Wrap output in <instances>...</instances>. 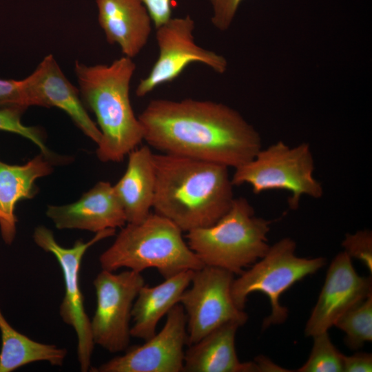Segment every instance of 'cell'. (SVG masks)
<instances>
[{
	"label": "cell",
	"instance_id": "obj_9",
	"mask_svg": "<svg viewBox=\"0 0 372 372\" xmlns=\"http://www.w3.org/2000/svg\"><path fill=\"white\" fill-rule=\"evenodd\" d=\"M234 279V273L218 267L203 266L194 271L191 287L179 301L186 316L187 345L225 323L241 327L247 322V313L238 308L231 298Z\"/></svg>",
	"mask_w": 372,
	"mask_h": 372
},
{
	"label": "cell",
	"instance_id": "obj_4",
	"mask_svg": "<svg viewBox=\"0 0 372 372\" xmlns=\"http://www.w3.org/2000/svg\"><path fill=\"white\" fill-rule=\"evenodd\" d=\"M102 269L140 272L155 268L165 278L204 265L189 247L183 231L169 219L150 213L138 223H126L99 257Z\"/></svg>",
	"mask_w": 372,
	"mask_h": 372
},
{
	"label": "cell",
	"instance_id": "obj_17",
	"mask_svg": "<svg viewBox=\"0 0 372 372\" xmlns=\"http://www.w3.org/2000/svg\"><path fill=\"white\" fill-rule=\"evenodd\" d=\"M154 155L149 145L132 150L125 173L113 185L127 223H140L151 213L156 185Z\"/></svg>",
	"mask_w": 372,
	"mask_h": 372
},
{
	"label": "cell",
	"instance_id": "obj_5",
	"mask_svg": "<svg viewBox=\"0 0 372 372\" xmlns=\"http://www.w3.org/2000/svg\"><path fill=\"white\" fill-rule=\"evenodd\" d=\"M272 222L256 216L245 198H234L229 209L214 224L187 232L186 242L204 266L240 275L268 251Z\"/></svg>",
	"mask_w": 372,
	"mask_h": 372
},
{
	"label": "cell",
	"instance_id": "obj_12",
	"mask_svg": "<svg viewBox=\"0 0 372 372\" xmlns=\"http://www.w3.org/2000/svg\"><path fill=\"white\" fill-rule=\"evenodd\" d=\"M187 320L178 303L167 313L162 329L141 345L131 347L125 353L113 358L94 372H183L187 344Z\"/></svg>",
	"mask_w": 372,
	"mask_h": 372
},
{
	"label": "cell",
	"instance_id": "obj_13",
	"mask_svg": "<svg viewBox=\"0 0 372 372\" xmlns=\"http://www.w3.org/2000/svg\"><path fill=\"white\" fill-rule=\"evenodd\" d=\"M345 252L331 261L316 305L306 323L308 337L328 331L349 309L372 294L371 276H360Z\"/></svg>",
	"mask_w": 372,
	"mask_h": 372
},
{
	"label": "cell",
	"instance_id": "obj_21",
	"mask_svg": "<svg viewBox=\"0 0 372 372\" xmlns=\"http://www.w3.org/2000/svg\"><path fill=\"white\" fill-rule=\"evenodd\" d=\"M0 372L13 371L34 362L46 361L63 365L67 350L53 344L34 341L14 329L0 311Z\"/></svg>",
	"mask_w": 372,
	"mask_h": 372
},
{
	"label": "cell",
	"instance_id": "obj_28",
	"mask_svg": "<svg viewBox=\"0 0 372 372\" xmlns=\"http://www.w3.org/2000/svg\"><path fill=\"white\" fill-rule=\"evenodd\" d=\"M141 1L147 9L156 28L172 18V0Z\"/></svg>",
	"mask_w": 372,
	"mask_h": 372
},
{
	"label": "cell",
	"instance_id": "obj_27",
	"mask_svg": "<svg viewBox=\"0 0 372 372\" xmlns=\"http://www.w3.org/2000/svg\"><path fill=\"white\" fill-rule=\"evenodd\" d=\"M211 8V21L218 30L227 31L231 25L243 0H207Z\"/></svg>",
	"mask_w": 372,
	"mask_h": 372
},
{
	"label": "cell",
	"instance_id": "obj_23",
	"mask_svg": "<svg viewBox=\"0 0 372 372\" xmlns=\"http://www.w3.org/2000/svg\"><path fill=\"white\" fill-rule=\"evenodd\" d=\"M313 347L307 362L298 372H343V357L333 344L328 331L313 335Z\"/></svg>",
	"mask_w": 372,
	"mask_h": 372
},
{
	"label": "cell",
	"instance_id": "obj_11",
	"mask_svg": "<svg viewBox=\"0 0 372 372\" xmlns=\"http://www.w3.org/2000/svg\"><path fill=\"white\" fill-rule=\"evenodd\" d=\"M156 29L158 56L147 76L139 81L135 91L138 97L173 81L194 63L203 64L218 74L227 71L228 62L224 56L196 43L195 22L189 15L172 17Z\"/></svg>",
	"mask_w": 372,
	"mask_h": 372
},
{
	"label": "cell",
	"instance_id": "obj_16",
	"mask_svg": "<svg viewBox=\"0 0 372 372\" xmlns=\"http://www.w3.org/2000/svg\"><path fill=\"white\" fill-rule=\"evenodd\" d=\"M98 21L107 41L133 59L148 42L153 23L141 0H96Z\"/></svg>",
	"mask_w": 372,
	"mask_h": 372
},
{
	"label": "cell",
	"instance_id": "obj_25",
	"mask_svg": "<svg viewBox=\"0 0 372 372\" xmlns=\"http://www.w3.org/2000/svg\"><path fill=\"white\" fill-rule=\"evenodd\" d=\"M345 251L351 258L360 260L371 272L372 234L369 230H360L347 234L342 242Z\"/></svg>",
	"mask_w": 372,
	"mask_h": 372
},
{
	"label": "cell",
	"instance_id": "obj_30",
	"mask_svg": "<svg viewBox=\"0 0 372 372\" xmlns=\"http://www.w3.org/2000/svg\"><path fill=\"white\" fill-rule=\"evenodd\" d=\"M0 227L2 237L6 243H11L14 238L16 227L11 225L8 218L0 209Z\"/></svg>",
	"mask_w": 372,
	"mask_h": 372
},
{
	"label": "cell",
	"instance_id": "obj_14",
	"mask_svg": "<svg viewBox=\"0 0 372 372\" xmlns=\"http://www.w3.org/2000/svg\"><path fill=\"white\" fill-rule=\"evenodd\" d=\"M24 81L31 106L62 110L85 135L96 144L100 142V130L86 112L79 90L65 76L52 54L45 56Z\"/></svg>",
	"mask_w": 372,
	"mask_h": 372
},
{
	"label": "cell",
	"instance_id": "obj_22",
	"mask_svg": "<svg viewBox=\"0 0 372 372\" xmlns=\"http://www.w3.org/2000/svg\"><path fill=\"white\" fill-rule=\"evenodd\" d=\"M344 334V342L352 350L372 340V294L345 311L334 325Z\"/></svg>",
	"mask_w": 372,
	"mask_h": 372
},
{
	"label": "cell",
	"instance_id": "obj_6",
	"mask_svg": "<svg viewBox=\"0 0 372 372\" xmlns=\"http://www.w3.org/2000/svg\"><path fill=\"white\" fill-rule=\"evenodd\" d=\"M296 244L291 238H283L270 246L265 255L244 271L231 287V295L238 308L244 310L248 296L255 292L264 293L269 300L271 313L262 328L282 324L288 309L280 302L282 294L296 282L316 273L326 264L323 257L301 258L296 255Z\"/></svg>",
	"mask_w": 372,
	"mask_h": 372
},
{
	"label": "cell",
	"instance_id": "obj_18",
	"mask_svg": "<svg viewBox=\"0 0 372 372\" xmlns=\"http://www.w3.org/2000/svg\"><path fill=\"white\" fill-rule=\"evenodd\" d=\"M240 326L225 323L208 333L185 351L183 372H256V362H241L235 338Z\"/></svg>",
	"mask_w": 372,
	"mask_h": 372
},
{
	"label": "cell",
	"instance_id": "obj_19",
	"mask_svg": "<svg viewBox=\"0 0 372 372\" xmlns=\"http://www.w3.org/2000/svg\"><path fill=\"white\" fill-rule=\"evenodd\" d=\"M194 271L178 273L154 287L144 285L138 291L132 309L131 337L147 340L156 333L161 319L176 304L190 285Z\"/></svg>",
	"mask_w": 372,
	"mask_h": 372
},
{
	"label": "cell",
	"instance_id": "obj_8",
	"mask_svg": "<svg viewBox=\"0 0 372 372\" xmlns=\"http://www.w3.org/2000/svg\"><path fill=\"white\" fill-rule=\"evenodd\" d=\"M115 229H107L96 233L90 240H78L72 247L66 248L56 240L53 232L40 225L35 228L33 239L36 245L52 254L59 262L63 276L65 293L60 305L59 313L63 321L71 326L77 335V355L80 369L87 372L91 369L94 342L92 338L90 319L85 312L81 290L79 274L81 262L87 250L106 238L115 234Z\"/></svg>",
	"mask_w": 372,
	"mask_h": 372
},
{
	"label": "cell",
	"instance_id": "obj_3",
	"mask_svg": "<svg viewBox=\"0 0 372 372\" xmlns=\"http://www.w3.org/2000/svg\"><path fill=\"white\" fill-rule=\"evenodd\" d=\"M136 64L122 56L110 64L74 63L81 100L94 114L101 138L96 155L102 162H120L144 141L132 109L130 88Z\"/></svg>",
	"mask_w": 372,
	"mask_h": 372
},
{
	"label": "cell",
	"instance_id": "obj_29",
	"mask_svg": "<svg viewBox=\"0 0 372 372\" xmlns=\"http://www.w3.org/2000/svg\"><path fill=\"white\" fill-rule=\"evenodd\" d=\"M372 371V355L365 352L343 357V372Z\"/></svg>",
	"mask_w": 372,
	"mask_h": 372
},
{
	"label": "cell",
	"instance_id": "obj_7",
	"mask_svg": "<svg viewBox=\"0 0 372 372\" xmlns=\"http://www.w3.org/2000/svg\"><path fill=\"white\" fill-rule=\"evenodd\" d=\"M234 186L248 184L256 194L273 189L290 192L288 204L297 209L302 196L320 198L323 188L313 176L314 159L309 145L289 147L282 141L260 150L248 162L234 168Z\"/></svg>",
	"mask_w": 372,
	"mask_h": 372
},
{
	"label": "cell",
	"instance_id": "obj_2",
	"mask_svg": "<svg viewBox=\"0 0 372 372\" xmlns=\"http://www.w3.org/2000/svg\"><path fill=\"white\" fill-rule=\"evenodd\" d=\"M152 208L183 232L210 226L234 199L229 167L188 157L154 154Z\"/></svg>",
	"mask_w": 372,
	"mask_h": 372
},
{
	"label": "cell",
	"instance_id": "obj_1",
	"mask_svg": "<svg viewBox=\"0 0 372 372\" xmlns=\"http://www.w3.org/2000/svg\"><path fill=\"white\" fill-rule=\"evenodd\" d=\"M144 141L161 153L236 168L262 148L257 130L223 103L158 99L138 115Z\"/></svg>",
	"mask_w": 372,
	"mask_h": 372
},
{
	"label": "cell",
	"instance_id": "obj_15",
	"mask_svg": "<svg viewBox=\"0 0 372 372\" xmlns=\"http://www.w3.org/2000/svg\"><path fill=\"white\" fill-rule=\"evenodd\" d=\"M46 215L59 229H77L97 233L123 227L127 223L114 187L107 181H99L72 203L49 205Z\"/></svg>",
	"mask_w": 372,
	"mask_h": 372
},
{
	"label": "cell",
	"instance_id": "obj_10",
	"mask_svg": "<svg viewBox=\"0 0 372 372\" xmlns=\"http://www.w3.org/2000/svg\"><path fill=\"white\" fill-rule=\"evenodd\" d=\"M93 284L96 297L90 320L94 342L110 353L125 351L131 338L132 307L144 278L141 273L130 269L119 273L102 269Z\"/></svg>",
	"mask_w": 372,
	"mask_h": 372
},
{
	"label": "cell",
	"instance_id": "obj_24",
	"mask_svg": "<svg viewBox=\"0 0 372 372\" xmlns=\"http://www.w3.org/2000/svg\"><path fill=\"white\" fill-rule=\"evenodd\" d=\"M26 109L22 106L0 107V131L14 133L29 139L39 147L43 156L52 160L53 154L46 146L41 130L22 123L21 116Z\"/></svg>",
	"mask_w": 372,
	"mask_h": 372
},
{
	"label": "cell",
	"instance_id": "obj_26",
	"mask_svg": "<svg viewBox=\"0 0 372 372\" xmlns=\"http://www.w3.org/2000/svg\"><path fill=\"white\" fill-rule=\"evenodd\" d=\"M31 106L24 79H0V107Z\"/></svg>",
	"mask_w": 372,
	"mask_h": 372
},
{
	"label": "cell",
	"instance_id": "obj_20",
	"mask_svg": "<svg viewBox=\"0 0 372 372\" xmlns=\"http://www.w3.org/2000/svg\"><path fill=\"white\" fill-rule=\"evenodd\" d=\"M52 172L50 160L42 154L24 165H9L0 161V209L15 227V205L18 201L32 198L37 193V179Z\"/></svg>",
	"mask_w": 372,
	"mask_h": 372
}]
</instances>
